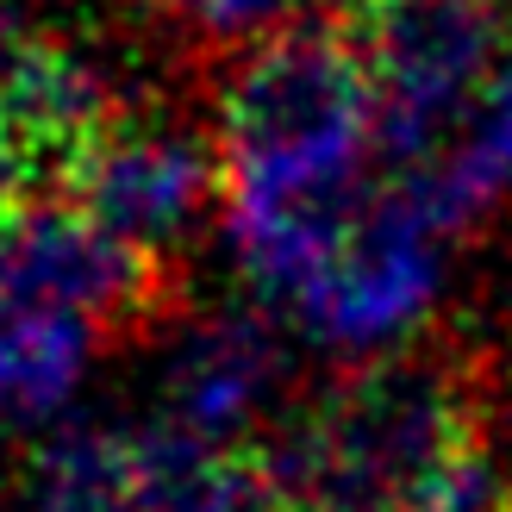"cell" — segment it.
Wrapping results in <instances>:
<instances>
[{"label":"cell","mask_w":512,"mask_h":512,"mask_svg":"<svg viewBox=\"0 0 512 512\" xmlns=\"http://www.w3.org/2000/svg\"><path fill=\"white\" fill-rule=\"evenodd\" d=\"M444 244L450 238L413 207V194L375 175L369 207L300 281L281 319H294V331L319 350L363 356V363L394 356V344L413 338L444 294Z\"/></svg>","instance_id":"obj_4"},{"label":"cell","mask_w":512,"mask_h":512,"mask_svg":"<svg viewBox=\"0 0 512 512\" xmlns=\"http://www.w3.org/2000/svg\"><path fill=\"white\" fill-rule=\"evenodd\" d=\"M388 182L413 194V207L444 238L481 225L512 194V44H506V63L488 82V94L475 100V113L456 125V138L419 175H388Z\"/></svg>","instance_id":"obj_8"},{"label":"cell","mask_w":512,"mask_h":512,"mask_svg":"<svg viewBox=\"0 0 512 512\" xmlns=\"http://www.w3.org/2000/svg\"><path fill=\"white\" fill-rule=\"evenodd\" d=\"M213 194H225L219 138L175 125L157 113H132L75 163L63 200H75L88 219H100L113 238L163 256L207 219Z\"/></svg>","instance_id":"obj_6"},{"label":"cell","mask_w":512,"mask_h":512,"mask_svg":"<svg viewBox=\"0 0 512 512\" xmlns=\"http://www.w3.org/2000/svg\"><path fill=\"white\" fill-rule=\"evenodd\" d=\"M132 469L144 512H275L256 450L188 438L157 413L132 425Z\"/></svg>","instance_id":"obj_10"},{"label":"cell","mask_w":512,"mask_h":512,"mask_svg":"<svg viewBox=\"0 0 512 512\" xmlns=\"http://www.w3.org/2000/svg\"><path fill=\"white\" fill-rule=\"evenodd\" d=\"M481 444V400L463 363L394 350L294 406L256 444V469L275 512H419Z\"/></svg>","instance_id":"obj_2"},{"label":"cell","mask_w":512,"mask_h":512,"mask_svg":"<svg viewBox=\"0 0 512 512\" xmlns=\"http://www.w3.org/2000/svg\"><path fill=\"white\" fill-rule=\"evenodd\" d=\"M25 44H32V38L19 32V19H13V7H0V88H7V75L19 69V57H25Z\"/></svg>","instance_id":"obj_13"},{"label":"cell","mask_w":512,"mask_h":512,"mask_svg":"<svg viewBox=\"0 0 512 512\" xmlns=\"http://www.w3.org/2000/svg\"><path fill=\"white\" fill-rule=\"evenodd\" d=\"M38 200V175L25 163V150L7 138V125H0V225H7L19 207H32Z\"/></svg>","instance_id":"obj_12"},{"label":"cell","mask_w":512,"mask_h":512,"mask_svg":"<svg viewBox=\"0 0 512 512\" xmlns=\"http://www.w3.org/2000/svg\"><path fill=\"white\" fill-rule=\"evenodd\" d=\"M350 44L375 82L381 175H419L506 63L500 0H356Z\"/></svg>","instance_id":"obj_3"},{"label":"cell","mask_w":512,"mask_h":512,"mask_svg":"<svg viewBox=\"0 0 512 512\" xmlns=\"http://www.w3.org/2000/svg\"><path fill=\"white\" fill-rule=\"evenodd\" d=\"M100 325L44 306L0 313V431H57L94 363Z\"/></svg>","instance_id":"obj_9"},{"label":"cell","mask_w":512,"mask_h":512,"mask_svg":"<svg viewBox=\"0 0 512 512\" xmlns=\"http://www.w3.org/2000/svg\"><path fill=\"white\" fill-rule=\"evenodd\" d=\"M294 356L263 306H225V313L188 319L157 369V419L188 438L225 450H256L294 413L288 400Z\"/></svg>","instance_id":"obj_7"},{"label":"cell","mask_w":512,"mask_h":512,"mask_svg":"<svg viewBox=\"0 0 512 512\" xmlns=\"http://www.w3.org/2000/svg\"><path fill=\"white\" fill-rule=\"evenodd\" d=\"M169 300L163 263L113 238L75 200H32L0 225V313L44 306L100 331H132Z\"/></svg>","instance_id":"obj_5"},{"label":"cell","mask_w":512,"mask_h":512,"mask_svg":"<svg viewBox=\"0 0 512 512\" xmlns=\"http://www.w3.org/2000/svg\"><path fill=\"white\" fill-rule=\"evenodd\" d=\"M500 469H506V494H512V450H506V456H500Z\"/></svg>","instance_id":"obj_14"},{"label":"cell","mask_w":512,"mask_h":512,"mask_svg":"<svg viewBox=\"0 0 512 512\" xmlns=\"http://www.w3.org/2000/svg\"><path fill=\"white\" fill-rule=\"evenodd\" d=\"M157 7L175 19V25H188L194 38H207V44H269L281 32H294V25H313L306 19V7L313 0H157Z\"/></svg>","instance_id":"obj_11"},{"label":"cell","mask_w":512,"mask_h":512,"mask_svg":"<svg viewBox=\"0 0 512 512\" xmlns=\"http://www.w3.org/2000/svg\"><path fill=\"white\" fill-rule=\"evenodd\" d=\"M225 232L344 219L375 194V82L350 32L294 25L244 50L219 94Z\"/></svg>","instance_id":"obj_1"}]
</instances>
